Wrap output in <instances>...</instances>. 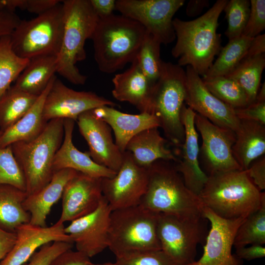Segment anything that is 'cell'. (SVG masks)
Masks as SVG:
<instances>
[{
    "label": "cell",
    "instance_id": "42",
    "mask_svg": "<svg viewBox=\"0 0 265 265\" xmlns=\"http://www.w3.org/2000/svg\"><path fill=\"white\" fill-rule=\"evenodd\" d=\"M250 3L249 16L242 35L254 38L265 29V0H250Z\"/></svg>",
    "mask_w": 265,
    "mask_h": 265
},
{
    "label": "cell",
    "instance_id": "34",
    "mask_svg": "<svg viewBox=\"0 0 265 265\" xmlns=\"http://www.w3.org/2000/svg\"><path fill=\"white\" fill-rule=\"evenodd\" d=\"M29 60L14 52L10 35L0 39V99L17 80Z\"/></svg>",
    "mask_w": 265,
    "mask_h": 265
},
{
    "label": "cell",
    "instance_id": "4",
    "mask_svg": "<svg viewBox=\"0 0 265 265\" xmlns=\"http://www.w3.org/2000/svg\"><path fill=\"white\" fill-rule=\"evenodd\" d=\"M147 170V186L139 205L158 213L203 216V204L186 187L174 162L158 160Z\"/></svg>",
    "mask_w": 265,
    "mask_h": 265
},
{
    "label": "cell",
    "instance_id": "37",
    "mask_svg": "<svg viewBox=\"0 0 265 265\" xmlns=\"http://www.w3.org/2000/svg\"><path fill=\"white\" fill-rule=\"evenodd\" d=\"M161 44L147 31L136 59L144 74L156 83L161 74L163 61L160 58Z\"/></svg>",
    "mask_w": 265,
    "mask_h": 265
},
{
    "label": "cell",
    "instance_id": "39",
    "mask_svg": "<svg viewBox=\"0 0 265 265\" xmlns=\"http://www.w3.org/2000/svg\"><path fill=\"white\" fill-rule=\"evenodd\" d=\"M2 185L12 186L26 192L25 177L11 146L0 148V185Z\"/></svg>",
    "mask_w": 265,
    "mask_h": 265
},
{
    "label": "cell",
    "instance_id": "25",
    "mask_svg": "<svg viewBox=\"0 0 265 265\" xmlns=\"http://www.w3.org/2000/svg\"><path fill=\"white\" fill-rule=\"evenodd\" d=\"M77 172L68 168L56 171L44 187L27 195L23 206L30 214L29 223L37 226H47V217L52 207L61 198L66 184Z\"/></svg>",
    "mask_w": 265,
    "mask_h": 265
},
{
    "label": "cell",
    "instance_id": "7",
    "mask_svg": "<svg viewBox=\"0 0 265 265\" xmlns=\"http://www.w3.org/2000/svg\"><path fill=\"white\" fill-rule=\"evenodd\" d=\"M186 71L178 64L163 61L152 96V113L158 119L168 142L181 148L185 131L182 112L185 103Z\"/></svg>",
    "mask_w": 265,
    "mask_h": 265
},
{
    "label": "cell",
    "instance_id": "36",
    "mask_svg": "<svg viewBox=\"0 0 265 265\" xmlns=\"http://www.w3.org/2000/svg\"><path fill=\"white\" fill-rule=\"evenodd\" d=\"M265 243V204L245 218L238 228L233 246L236 248L248 245Z\"/></svg>",
    "mask_w": 265,
    "mask_h": 265
},
{
    "label": "cell",
    "instance_id": "48",
    "mask_svg": "<svg viewBox=\"0 0 265 265\" xmlns=\"http://www.w3.org/2000/svg\"><path fill=\"white\" fill-rule=\"evenodd\" d=\"M61 1L58 0H26V10L38 15L52 9L61 2Z\"/></svg>",
    "mask_w": 265,
    "mask_h": 265
},
{
    "label": "cell",
    "instance_id": "6",
    "mask_svg": "<svg viewBox=\"0 0 265 265\" xmlns=\"http://www.w3.org/2000/svg\"><path fill=\"white\" fill-rule=\"evenodd\" d=\"M64 133V119H52L34 139L10 145L23 172L27 195L37 192L51 180L54 173L53 160Z\"/></svg>",
    "mask_w": 265,
    "mask_h": 265
},
{
    "label": "cell",
    "instance_id": "28",
    "mask_svg": "<svg viewBox=\"0 0 265 265\" xmlns=\"http://www.w3.org/2000/svg\"><path fill=\"white\" fill-rule=\"evenodd\" d=\"M232 147L233 156L242 170H246L255 159L265 153V125L240 120Z\"/></svg>",
    "mask_w": 265,
    "mask_h": 265
},
{
    "label": "cell",
    "instance_id": "12",
    "mask_svg": "<svg viewBox=\"0 0 265 265\" xmlns=\"http://www.w3.org/2000/svg\"><path fill=\"white\" fill-rule=\"evenodd\" d=\"M147 184V168L137 164L127 151L123 153L122 165L115 175L101 178L103 195L112 211L139 205Z\"/></svg>",
    "mask_w": 265,
    "mask_h": 265
},
{
    "label": "cell",
    "instance_id": "3",
    "mask_svg": "<svg viewBox=\"0 0 265 265\" xmlns=\"http://www.w3.org/2000/svg\"><path fill=\"white\" fill-rule=\"evenodd\" d=\"M146 32L139 23L122 15L99 18L90 39L100 71L112 74L132 63Z\"/></svg>",
    "mask_w": 265,
    "mask_h": 265
},
{
    "label": "cell",
    "instance_id": "10",
    "mask_svg": "<svg viewBox=\"0 0 265 265\" xmlns=\"http://www.w3.org/2000/svg\"><path fill=\"white\" fill-rule=\"evenodd\" d=\"M203 216L159 213L157 234L161 250L175 265L194 261L197 246L204 238Z\"/></svg>",
    "mask_w": 265,
    "mask_h": 265
},
{
    "label": "cell",
    "instance_id": "50",
    "mask_svg": "<svg viewBox=\"0 0 265 265\" xmlns=\"http://www.w3.org/2000/svg\"><path fill=\"white\" fill-rule=\"evenodd\" d=\"M16 238L15 233L7 232L0 228V262L12 249Z\"/></svg>",
    "mask_w": 265,
    "mask_h": 265
},
{
    "label": "cell",
    "instance_id": "49",
    "mask_svg": "<svg viewBox=\"0 0 265 265\" xmlns=\"http://www.w3.org/2000/svg\"><path fill=\"white\" fill-rule=\"evenodd\" d=\"M99 18H104L112 14L115 8V0H89Z\"/></svg>",
    "mask_w": 265,
    "mask_h": 265
},
{
    "label": "cell",
    "instance_id": "17",
    "mask_svg": "<svg viewBox=\"0 0 265 265\" xmlns=\"http://www.w3.org/2000/svg\"><path fill=\"white\" fill-rule=\"evenodd\" d=\"M203 215L211 224L203 254L197 261L186 265H240L232 250L237 230L245 218H223L206 207Z\"/></svg>",
    "mask_w": 265,
    "mask_h": 265
},
{
    "label": "cell",
    "instance_id": "23",
    "mask_svg": "<svg viewBox=\"0 0 265 265\" xmlns=\"http://www.w3.org/2000/svg\"><path fill=\"white\" fill-rule=\"evenodd\" d=\"M75 122L64 119V137L54 157V172L68 168L95 178L114 177L117 172L97 164L91 159L88 151L82 152L75 146L72 140Z\"/></svg>",
    "mask_w": 265,
    "mask_h": 265
},
{
    "label": "cell",
    "instance_id": "47",
    "mask_svg": "<svg viewBox=\"0 0 265 265\" xmlns=\"http://www.w3.org/2000/svg\"><path fill=\"white\" fill-rule=\"evenodd\" d=\"M265 256V248L263 245L253 244L248 247L236 248V257L238 259L250 261Z\"/></svg>",
    "mask_w": 265,
    "mask_h": 265
},
{
    "label": "cell",
    "instance_id": "22",
    "mask_svg": "<svg viewBox=\"0 0 265 265\" xmlns=\"http://www.w3.org/2000/svg\"><path fill=\"white\" fill-rule=\"evenodd\" d=\"M113 97L128 102L140 113L152 114V96L155 83L144 74L135 59L124 72L116 74L112 80Z\"/></svg>",
    "mask_w": 265,
    "mask_h": 265
},
{
    "label": "cell",
    "instance_id": "26",
    "mask_svg": "<svg viewBox=\"0 0 265 265\" xmlns=\"http://www.w3.org/2000/svg\"><path fill=\"white\" fill-rule=\"evenodd\" d=\"M167 140L162 137L158 128L143 130L128 142L126 151L132 154L139 166L147 168L155 161L162 159L176 162V153L166 146Z\"/></svg>",
    "mask_w": 265,
    "mask_h": 265
},
{
    "label": "cell",
    "instance_id": "35",
    "mask_svg": "<svg viewBox=\"0 0 265 265\" xmlns=\"http://www.w3.org/2000/svg\"><path fill=\"white\" fill-rule=\"evenodd\" d=\"M202 79L214 96L233 109L244 108L249 105L244 91L234 80L227 76L203 77Z\"/></svg>",
    "mask_w": 265,
    "mask_h": 265
},
{
    "label": "cell",
    "instance_id": "9",
    "mask_svg": "<svg viewBox=\"0 0 265 265\" xmlns=\"http://www.w3.org/2000/svg\"><path fill=\"white\" fill-rule=\"evenodd\" d=\"M62 1L29 20H21L10 35L12 49L27 59L58 54L63 31Z\"/></svg>",
    "mask_w": 265,
    "mask_h": 265
},
{
    "label": "cell",
    "instance_id": "38",
    "mask_svg": "<svg viewBox=\"0 0 265 265\" xmlns=\"http://www.w3.org/2000/svg\"><path fill=\"white\" fill-rule=\"evenodd\" d=\"M250 9L249 0L228 1L223 11L228 24L225 34L229 40L242 35L249 18Z\"/></svg>",
    "mask_w": 265,
    "mask_h": 265
},
{
    "label": "cell",
    "instance_id": "18",
    "mask_svg": "<svg viewBox=\"0 0 265 265\" xmlns=\"http://www.w3.org/2000/svg\"><path fill=\"white\" fill-rule=\"evenodd\" d=\"M77 121L80 132L88 145L91 159L117 172L122 163L123 153L113 142L110 127L97 118L92 110L81 113Z\"/></svg>",
    "mask_w": 265,
    "mask_h": 265
},
{
    "label": "cell",
    "instance_id": "44",
    "mask_svg": "<svg viewBox=\"0 0 265 265\" xmlns=\"http://www.w3.org/2000/svg\"><path fill=\"white\" fill-rule=\"evenodd\" d=\"M91 263L90 258L82 252L70 249L55 257L50 265H89Z\"/></svg>",
    "mask_w": 265,
    "mask_h": 265
},
{
    "label": "cell",
    "instance_id": "45",
    "mask_svg": "<svg viewBox=\"0 0 265 265\" xmlns=\"http://www.w3.org/2000/svg\"><path fill=\"white\" fill-rule=\"evenodd\" d=\"M253 183L260 190L265 189V156L254 160L246 170Z\"/></svg>",
    "mask_w": 265,
    "mask_h": 265
},
{
    "label": "cell",
    "instance_id": "27",
    "mask_svg": "<svg viewBox=\"0 0 265 265\" xmlns=\"http://www.w3.org/2000/svg\"><path fill=\"white\" fill-rule=\"evenodd\" d=\"M55 78V76L45 90L38 96L29 110L15 124L1 133L0 148L17 142L31 140L43 132L48 123L43 118L44 104Z\"/></svg>",
    "mask_w": 265,
    "mask_h": 265
},
{
    "label": "cell",
    "instance_id": "8",
    "mask_svg": "<svg viewBox=\"0 0 265 265\" xmlns=\"http://www.w3.org/2000/svg\"><path fill=\"white\" fill-rule=\"evenodd\" d=\"M159 214L140 205L112 211L108 248L115 257L161 250L157 234Z\"/></svg>",
    "mask_w": 265,
    "mask_h": 265
},
{
    "label": "cell",
    "instance_id": "55",
    "mask_svg": "<svg viewBox=\"0 0 265 265\" xmlns=\"http://www.w3.org/2000/svg\"><path fill=\"white\" fill-rule=\"evenodd\" d=\"M0 134H1V132H0Z\"/></svg>",
    "mask_w": 265,
    "mask_h": 265
},
{
    "label": "cell",
    "instance_id": "32",
    "mask_svg": "<svg viewBox=\"0 0 265 265\" xmlns=\"http://www.w3.org/2000/svg\"><path fill=\"white\" fill-rule=\"evenodd\" d=\"M265 67V54L242 60L227 76L234 80L246 95L249 105L253 103L260 88Z\"/></svg>",
    "mask_w": 265,
    "mask_h": 265
},
{
    "label": "cell",
    "instance_id": "46",
    "mask_svg": "<svg viewBox=\"0 0 265 265\" xmlns=\"http://www.w3.org/2000/svg\"><path fill=\"white\" fill-rule=\"evenodd\" d=\"M21 20L15 11L0 8V39L10 35Z\"/></svg>",
    "mask_w": 265,
    "mask_h": 265
},
{
    "label": "cell",
    "instance_id": "16",
    "mask_svg": "<svg viewBox=\"0 0 265 265\" xmlns=\"http://www.w3.org/2000/svg\"><path fill=\"white\" fill-rule=\"evenodd\" d=\"M186 73L185 104L213 124L235 132L238 128L240 120L235 109L214 96L191 66H186Z\"/></svg>",
    "mask_w": 265,
    "mask_h": 265
},
{
    "label": "cell",
    "instance_id": "19",
    "mask_svg": "<svg viewBox=\"0 0 265 265\" xmlns=\"http://www.w3.org/2000/svg\"><path fill=\"white\" fill-rule=\"evenodd\" d=\"M103 197L101 178L78 172L64 187L58 220L64 223L87 215L98 208Z\"/></svg>",
    "mask_w": 265,
    "mask_h": 265
},
{
    "label": "cell",
    "instance_id": "31",
    "mask_svg": "<svg viewBox=\"0 0 265 265\" xmlns=\"http://www.w3.org/2000/svg\"><path fill=\"white\" fill-rule=\"evenodd\" d=\"M37 97L11 86L0 99L1 133L18 122L29 110Z\"/></svg>",
    "mask_w": 265,
    "mask_h": 265
},
{
    "label": "cell",
    "instance_id": "52",
    "mask_svg": "<svg viewBox=\"0 0 265 265\" xmlns=\"http://www.w3.org/2000/svg\"><path fill=\"white\" fill-rule=\"evenodd\" d=\"M209 1L207 0H191L187 3L186 13L188 16L194 17L199 14L203 9L208 7Z\"/></svg>",
    "mask_w": 265,
    "mask_h": 265
},
{
    "label": "cell",
    "instance_id": "54",
    "mask_svg": "<svg viewBox=\"0 0 265 265\" xmlns=\"http://www.w3.org/2000/svg\"><path fill=\"white\" fill-rule=\"evenodd\" d=\"M0 8L6 9L4 0H0Z\"/></svg>",
    "mask_w": 265,
    "mask_h": 265
},
{
    "label": "cell",
    "instance_id": "20",
    "mask_svg": "<svg viewBox=\"0 0 265 265\" xmlns=\"http://www.w3.org/2000/svg\"><path fill=\"white\" fill-rule=\"evenodd\" d=\"M195 115L196 113L185 104L182 112L185 140L181 147V159L174 164L186 187L198 196L208 176L201 168L199 161V134L194 123Z\"/></svg>",
    "mask_w": 265,
    "mask_h": 265
},
{
    "label": "cell",
    "instance_id": "21",
    "mask_svg": "<svg viewBox=\"0 0 265 265\" xmlns=\"http://www.w3.org/2000/svg\"><path fill=\"white\" fill-rule=\"evenodd\" d=\"M64 228V223L59 220L49 227L37 226L29 223L21 225L15 231L16 238L13 246L0 265H23L38 248L48 243L61 241L73 243Z\"/></svg>",
    "mask_w": 265,
    "mask_h": 265
},
{
    "label": "cell",
    "instance_id": "53",
    "mask_svg": "<svg viewBox=\"0 0 265 265\" xmlns=\"http://www.w3.org/2000/svg\"><path fill=\"white\" fill-rule=\"evenodd\" d=\"M89 265H116L115 263H113L111 262H107V263H105L103 264H94L91 262Z\"/></svg>",
    "mask_w": 265,
    "mask_h": 265
},
{
    "label": "cell",
    "instance_id": "33",
    "mask_svg": "<svg viewBox=\"0 0 265 265\" xmlns=\"http://www.w3.org/2000/svg\"><path fill=\"white\" fill-rule=\"evenodd\" d=\"M253 38L241 35L229 40L203 77L225 76L232 72L244 57Z\"/></svg>",
    "mask_w": 265,
    "mask_h": 265
},
{
    "label": "cell",
    "instance_id": "24",
    "mask_svg": "<svg viewBox=\"0 0 265 265\" xmlns=\"http://www.w3.org/2000/svg\"><path fill=\"white\" fill-rule=\"evenodd\" d=\"M95 116L107 123L113 130L115 143L124 153L130 139L140 132L160 127L157 118L148 113H126L113 107L104 106L92 110Z\"/></svg>",
    "mask_w": 265,
    "mask_h": 265
},
{
    "label": "cell",
    "instance_id": "5",
    "mask_svg": "<svg viewBox=\"0 0 265 265\" xmlns=\"http://www.w3.org/2000/svg\"><path fill=\"white\" fill-rule=\"evenodd\" d=\"M62 4L64 26L57 73L74 84L83 85L87 76L76 65L86 58L85 43L91 39L99 17L89 0H65Z\"/></svg>",
    "mask_w": 265,
    "mask_h": 265
},
{
    "label": "cell",
    "instance_id": "29",
    "mask_svg": "<svg viewBox=\"0 0 265 265\" xmlns=\"http://www.w3.org/2000/svg\"><path fill=\"white\" fill-rule=\"evenodd\" d=\"M57 73L55 55L39 56L29 62L12 86L16 89L36 96L46 88Z\"/></svg>",
    "mask_w": 265,
    "mask_h": 265
},
{
    "label": "cell",
    "instance_id": "43",
    "mask_svg": "<svg viewBox=\"0 0 265 265\" xmlns=\"http://www.w3.org/2000/svg\"><path fill=\"white\" fill-rule=\"evenodd\" d=\"M239 120H247L265 125V83L261 85L255 101L247 106L235 109Z\"/></svg>",
    "mask_w": 265,
    "mask_h": 265
},
{
    "label": "cell",
    "instance_id": "40",
    "mask_svg": "<svg viewBox=\"0 0 265 265\" xmlns=\"http://www.w3.org/2000/svg\"><path fill=\"white\" fill-rule=\"evenodd\" d=\"M116 265H175L161 250L135 252L116 257Z\"/></svg>",
    "mask_w": 265,
    "mask_h": 265
},
{
    "label": "cell",
    "instance_id": "13",
    "mask_svg": "<svg viewBox=\"0 0 265 265\" xmlns=\"http://www.w3.org/2000/svg\"><path fill=\"white\" fill-rule=\"evenodd\" d=\"M194 123L202 141L199 148V161L201 160L208 176L242 169L232 152L236 137L234 131L219 127L197 113Z\"/></svg>",
    "mask_w": 265,
    "mask_h": 265
},
{
    "label": "cell",
    "instance_id": "14",
    "mask_svg": "<svg viewBox=\"0 0 265 265\" xmlns=\"http://www.w3.org/2000/svg\"><path fill=\"white\" fill-rule=\"evenodd\" d=\"M104 106L116 104L93 92L73 90L56 77L46 97L43 115L47 122L55 119L77 121L81 113Z\"/></svg>",
    "mask_w": 265,
    "mask_h": 265
},
{
    "label": "cell",
    "instance_id": "1",
    "mask_svg": "<svg viewBox=\"0 0 265 265\" xmlns=\"http://www.w3.org/2000/svg\"><path fill=\"white\" fill-rule=\"evenodd\" d=\"M228 0H217L206 13L191 21L173 19L177 41L171 50L180 66H190L204 76L222 47L218 19Z\"/></svg>",
    "mask_w": 265,
    "mask_h": 265
},
{
    "label": "cell",
    "instance_id": "2",
    "mask_svg": "<svg viewBox=\"0 0 265 265\" xmlns=\"http://www.w3.org/2000/svg\"><path fill=\"white\" fill-rule=\"evenodd\" d=\"M198 196L204 207L228 219L246 218L265 204V192L242 169L208 176Z\"/></svg>",
    "mask_w": 265,
    "mask_h": 265
},
{
    "label": "cell",
    "instance_id": "41",
    "mask_svg": "<svg viewBox=\"0 0 265 265\" xmlns=\"http://www.w3.org/2000/svg\"><path fill=\"white\" fill-rule=\"evenodd\" d=\"M74 244L56 241L42 246L23 265H50L52 261L62 253L72 249Z\"/></svg>",
    "mask_w": 265,
    "mask_h": 265
},
{
    "label": "cell",
    "instance_id": "15",
    "mask_svg": "<svg viewBox=\"0 0 265 265\" xmlns=\"http://www.w3.org/2000/svg\"><path fill=\"white\" fill-rule=\"evenodd\" d=\"M112 210L103 197L92 212L72 221L64 228L76 249L90 258L108 247L110 216Z\"/></svg>",
    "mask_w": 265,
    "mask_h": 265
},
{
    "label": "cell",
    "instance_id": "30",
    "mask_svg": "<svg viewBox=\"0 0 265 265\" xmlns=\"http://www.w3.org/2000/svg\"><path fill=\"white\" fill-rule=\"evenodd\" d=\"M26 191L8 185H0V228L15 233L21 225L29 223L30 216L23 203Z\"/></svg>",
    "mask_w": 265,
    "mask_h": 265
},
{
    "label": "cell",
    "instance_id": "51",
    "mask_svg": "<svg viewBox=\"0 0 265 265\" xmlns=\"http://www.w3.org/2000/svg\"><path fill=\"white\" fill-rule=\"evenodd\" d=\"M264 54H265V34H261L253 38L243 59Z\"/></svg>",
    "mask_w": 265,
    "mask_h": 265
},
{
    "label": "cell",
    "instance_id": "11",
    "mask_svg": "<svg viewBox=\"0 0 265 265\" xmlns=\"http://www.w3.org/2000/svg\"><path fill=\"white\" fill-rule=\"evenodd\" d=\"M184 0H117L116 9L122 15L141 25L161 44L176 39L173 16Z\"/></svg>",
    "mask_w": 265,
    "mask_h": 265
}]
</instances>
